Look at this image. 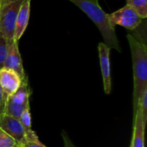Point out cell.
Here are the masks:
<instances>
[{"label":"cell","mask_w":147,"mask_h":147,"mask_svg":"<svg viewBox=\"0 0 147 147\" xmlns=\"http://www.w3.org/2000/svg\"><path fill=\"white\" fill-rule=\"evenodd\" d=\"M131 53L134 72V114L147 89V47L146 43L132 34H127Z\"/></svg>","instance_id":"obj_1"},{"label":"cell","mask_w":147,"mask_h":147,"mask_svg":"<svg viewBox=\"0 0 147 147\" xmlns=\"http://www.w3.org/2000/svg\"><path fill=\"white\" fill-rule=\"evenodd\" d=\"M22 81L20 76L14 70L4 67L0 69V88L7 98L18 90Z\"/></svg>","instance_id":"obj_7"},{"label":"cell","mask_w":147,"mask_h":147,"mask_svg":"<svg viewBox=\"0 0 147 147\" xmlns=\"http://www.w3.org/2000/svg\"><path fill=\"white\" fill-rule=\"evenodd\" d=\"M107 15L113 27L116 25H120L128 30H134L142 22V19L139 14L127 4L114 12L107 14Z\"/></svg>","instance_id":"obj_5"},{"label":"cell","mask_w":147,"mask_h":147,"mask_svg":"<svg viewBox=\"0 0 147 147\" xmlns=\"http://www.w3.org/2000/svg\"><path fill=\"white\" fill-rule=\"evenodd\" d=\"M7 97L3 93L2 90L0 88V118L5 114L6 104H7Z\"/></svg>","instance_id":"obj_18"},{"label":"cell","mask_w":147,"mask_h":147,"mask_svg":"<svg viewBox=\"0 0 147 147\" xmlns=\"http://www.w3.org/2000/svg\"><path fill=\"white\" fill-rule=\"evenodd\" d=\"M32 0H23L20 10L18 11L16 20L15 31H14V41L18 42L24 34L27 26L30 15V7Z\"/></svg>","instance_id":"obj_10"},{"label":"cell","mask_w":147,"mask_h":147,"mask_svg":"<svg viewBox=\"0 0 147 147\" xmlns=\"http://www.w3.org/2000/svg\"><path fill=\"white\" fill-rule=\"evenodd\" d=\"M92 2L95 3V4H98V0H90Z\"/></svg>","instance_id":"obj_20"},{"label":"cell","mask_w":147,"mask_h":147,"mask_svg":"<svg viewBox=\"0 0 147 147\" xmlns=\"http://www.w3.org/2000/svg\"><path fill=\"white\" fill-rule=\"evenodd\" d=\"M23 0H16L0 11V36L11 44L14 41L16 20Z\"/></svg>","instance_id":"obj_4"},{"label":"cell","mask_w":147,"mask_h":147,"mask_svg":"<svg viewBox=\"0 0 147 147\" xmlns=\"http://www.w3.org/2000/svg\"><path fill=\"white\" fill-rule=\"evenodd\" d=\"M17 142L0 128V147H16Z\"/></svg>","instance_id":"obj_15"},{"label":"cell","mask_w":147,"mask_h":147,"mask_svg":"<svg viewBox=\"0 0 147 147\" xmlns=\"http://www.w3.org/2000/svg\"><path fill=\"white\" fill-rule=\"evenodd\" d=\"M78 7L90 20L93 21L98 28L102 37L103 42L110 47L117 51L121 52V47L119 39L116 34L115 27L111 24L108 15L99 6L98 4H95L90 0H69Z\"/></svg>","instance_id":"obj_2"},{"label":"cell","mask_w":147,"mask_h":147,"mask_svg":"<svg viewBox=\"0 0 147 147\" xmlns=\"http://www.w3.org/2000/svg\"><path fill=\"white\" fill-rule=\"evenodd\" d=\"M31 94L32 92L29 87L28 78L27 77L22 80L18 90L7 98L5 114L16 119H20L23 111L30 106V97Z\"/></svg>","instance_id":"obj_3"},{"label":"cell","mask_w":147,"mask_h":147,"mask_svg":"<svg viewBox=\"0 0 147 147\" xmlns=\"http://www.w3.org/2000/svg\"><path fill=\"white\" fill-rule=\"evenodd\" d=\"M145 126L142 120V112L140 108L138 107L134 114V126L132 147H144V133Z\"/></svg>","instance_id":"obj_11"},{"label":"cell","mask_w":147,"mask_h":147,"mask_svg":"<svg viewBox=\"0 0 147 147\" xmlns=\"http://www.w3.org/2000/svg\"><path fill=\"white\" fill-rule=\"evenodd\" d=\"M100 70L103 76V88L106 94L111 92V76L110 53L111 48L104 42H100L98 45Z\"/></svg>","instance_id":"obj_6"},{"label":"cell","mask_w":147,"mask_h":147,"mask_svg":"<svg viewBox=\"0 0 147 147\" xmlns=\"http://www.w3.org/2000/svg\"><path fill=\"white\" fill-rule=\"evenodd\" d=\"M126 4L131 7L142 20L146 18L147 0H126Z\"/></svg>","instance_id":"obj_12"},{"label":"cell","mask_w":147,"mask_h":147,"mask_svg":"<svg viewBox=\"0 0 147 147\" xmlns=\"http://www.w3.org/2000/svg\"><path fill=\"white\" fill-rule=\"evenodd\" d=\"M129 147H132V146H131V144H130V146H129Z\"/></svg>","instance_id":"obj_21"},{"label":"cell","mask_w":147,"mask_h":147,"mask_svg":"<svg viewBox=\"0 0 147 147\" xmlns=\"http://www.w3.org/2000/svg\"><path fill=\"white\" fill-rule=\"evenodd\" d=\"M14 1H16V0H0V11L6 6Z\"/></svg>","instance_id":"obj_19"},{"label":"cell","mask_w":147,"mask_h":147,"mask_svg":"<svg viewBox=\"0 0 147 147\" xmlns=\"http://www.w3.org/2000/svg\"><path fill=\"white\" fill-rule=\"evenodd\" d=\"M9 44L8 42L0 36V69L4 67L6 58H7Z\"/></svg>","instance_id":"obj_14"},{"label":"cell","mask_w":147,"mask_h":147,"mask_svg":"<svg viewBox=\"0 0 147 147\" xmlns=\"http://www.w3.org/2000/svg\"><path fill=\"white\" fill-rule=\"evenodd\" d=\"M16 147H47L43 144L40 140L38 136L32 139H24L21 143L17 144Z\"/></svg>","instance_id":"obj_16"},{"label":"cell","mask_w":147,"mask_h":147,"mask_svg":"<svg viewBox=\"0 0 147 147\" xmlns=\"http://www.w3.org/2000/svg\"><path fill=\"white\" fill-rule=\"evenodd\" d=\"M139 107L140 108L142 112V120H143L144 126L146 127L147 121V89L144 93L142 100L140 102Z\"/></svg>","instance_id":"obj_17"},{"label":"cell","mask_w":147,"mask_h":147,"mask_svg":"<svg viewBox=\"0 0 147 147\" xmlns=\"http://www.w3.org/2000/svg\"><path fill=\"white\" fill-rule=\"evenodd\" d=\"M4 67L14 70L20 76L22 80H24L27 77L23 67L22 59L19 50L17 42L14 41L9 46L8 53Z\"/></svg>","instance_id":"obj_9"},{"label":"cell","mask_w":147,"mask_h":147,"mask_svg":"<svg viewBox=\"0 0 147 147\" xmlns=\"http://www.w3.org/2000/svg\"><path fill=\"white\" fill-rule=\"evenodd\" d=\"M0 128L11 136L17 142V144L25 139V131L18 119L6 114L3 115L0 118Z\"/></svg>","instance_id":"obj_8"},{"label":"cell","mask_w":147,"mask_h":147,"mask_svg":"<svg viewBox=\"0 0 147 147\" xmlns=\"http://www.w3.org/2000/svg\"><path fill=\"white\" fill-rule=\"evenodd\" d=\"M20 123L22 125L23 128L24 129L25 133L27 131L32 130V117L31 113H30V106H28L20 116Z\"/></svg>","instance_id":"obj_13"}]
</instances>
